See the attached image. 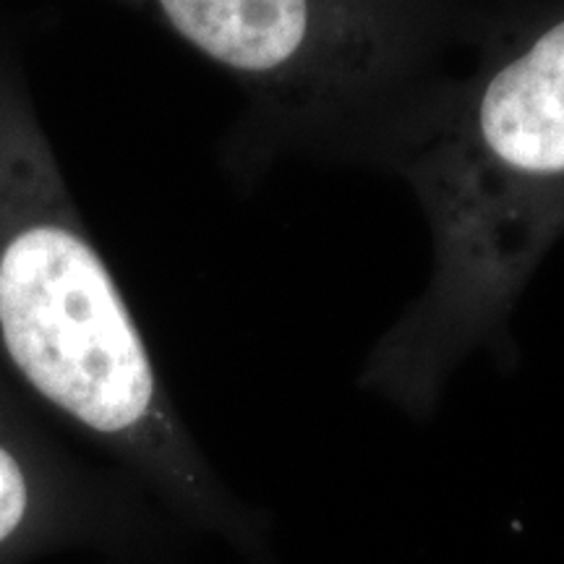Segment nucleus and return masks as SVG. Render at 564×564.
I'll return each instance as SVG.
<instances>
[{
  "label": "nucleus",
  "mask_w": 564,
  "mask_h": 564,
  "mask_svg": "<svg viewBox=\"0 0 564 564\" xmlns=\"http://www.w3.org/2000/svg\"><path fill=\"white\" fill-rule=\"evenodd\" d=\"M196 51L272 89L319 87L312 0H158ZM322 89V87H319Z\"/></svg>",
  "instance_id": "20e7f679"
},
{
  "label": "nucleus",
  "mask_w": 564,
  "mask_h": 564,
  "mask_svg": "<svg viewBox=\"0 0 564 564\" xmlns=\"http://www.w3.org/2000/svg\"><path fill=\"white\" fill-rule=\"evenodd\" d=\"M0 352L42 405L97 442L196 531L259 556L262 533L196 449L102 257L66 223L0 251Z\"/></svg>",
  "instance_id": "f03ea898"
},
{
  "label": "nucleus",
  "mask_w": 564,
  "mask_h": 564,
  "mask_svg": "<svg viewBox=\"0 0 564 564\" xmlns=\"http://www.w3.org/2000/svg\"><path fill=\"white\" fill-rule=\"evenodd\" d=\"M158 520L137 494L61 453L0 392V564L144 552L162 539Z\"/></svg>",
  "instance_id": "7ed1b4c3"
},
{
  "label": "nucleus",
  "mask_w": 564,
  "mask_h": 564,
  "mask_svg": "<svg viewBox=\"0 0 564 564\" xmlns=\"http://www.w3.org/2000/svg\"><path fill=\"white\" fill-rule=\"evenodd\" d=\"M408 178L429 217L432 274L371 350L364 384L423 419L457 364L502 335L564 212V21L468 82Z\"/></svg>",
  "instance_id": "f257e3e1"
}]
</instances>
